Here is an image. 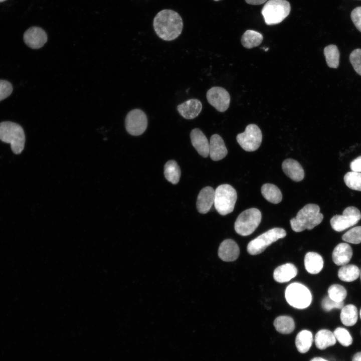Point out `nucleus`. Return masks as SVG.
Instances as JSON below:
<instances>
[{"label":"nucleus","mask_w":361,"mask_h":361,"mask_svg":"<svg viewBox=\"0 0 361 361\" xmlns=\"http://www.w3.org/2000/svg\"><path fill=\"white\" fill-rule=\"evenodd\" d=\"M153 26L155 33L160 39L170 41L180 35L183 22L177 12L171 10H163L154 17Z\"/></svg>","instance_id":"obj_1"},{"label":"nucleus","mask_w":361,"mask_h":361,"mask_svg":"<svg viewBox=\"0 0 361 361\" xmlns=\"http://www.w3.org/2000/svg\"><path fill=\"white\" fill-rule=\"evenodd\" d=\"M323 219L319 207L316 204H308L298 211L296 216L290 220V223L294 231L300 232L305 229H312L318 225Z\"/></svg>","instance_id":"obj_2"},{"label":"nucleus","mask_w":361,"mask_h":361,"mask_svg":"<svg viewBox=\"0 0 361 361\" xmlns=\"http://www.w3.org/2000/svg\"><path fill=\"white\" fill-rule=\"evenodd\" d=\"M0 140L11 144L12 151L20 154L25 146V135L23 128L19 124L10 121L0 123Z\"/></svg>","instance_id":"obj_3"},{"label":"nucleus","mask_w":361,"mask_h":361,"mask_svg":"<svg viewBox=\"0 0 361 361\" xmlns=\"http://www.w3.org/2000/svg\"><path fill=\"white\" fill-rule=\"evenodd\" d=\"M291 7L286 0H268L261 11L265 23L268 25L278 24L289 14Z\"/></svg>","instance_id":"obj_4"},{"label":"nucleus","mask_w":361,"mask_h":361,"mask_svg":"<svg viewBox=\"0 0 361 361\" xmlns=\"http://www.w3.org/2000/svg\"><path fill=\"white\" fill-rule=\"evenodd\" d=\"M237 199L236 191L231 185L223 184L215 190L214 206L221 215H226L234 210Z\"/></svg>","instance_id":"obj_5"},{"label":"nucleus","mask_w":361,"mask_h":361,"mask_svg":"<svg viewBox=\"0 0 361 361\" xmlns=\"http://www.w3.org/2000/svg\"><path fill=\"white\" fill-rule=\"evenodd\" d=\"M261 218V213L258 209L253 208L246 210L240 213L235 221V231L241 236H248L257 229Z\"/></svg>","instance_id":"obj_6"},{"label":"nucleus","mask_w":361,"mask_h":361,"mask_svg":"<svg viewBox=\"0 0 361 361\" xmlns=\"http://www.w3.org/2000/svg\"><path fill=\"white\" fill-rule=\"evenodd\" d=\"M285 296L287 302L292 307L303 309L309 306L312 295L309 290L303 284L294 282L286 288Z\"/></svg>","instance_id":"obj_7"},{"label":"nucleus","mask_w":361,"mask_h":361,"mask_svg":"<svg viewBox=\"0 0 361 361\" xmlns=\"http://www.w3.org/2000/svg\"><path fill=\"white\" fill-rule=\"evenodd\" d=\"M286 231L281 228H274L263 233L251 241L247 246L249 254L255 255L261 253L272 243L284 238Z\"/></svg>","instance_id":"obj_8"},{"label":"nucleus","mask_w":361,"mask_h":361,"mask_svg":"<svg viewBox=\"0 0 361 361\" xmlns=\"http://www.w3.org/2000/svg\"><path fill=\"white\" fill-rule=\"evenodd\" d=\"M236 139L244 150L247 151H254L260 146L262 134L257 125L251 124L247 126L244 132L237 135Z\"/></svg>","instance_id":"obj_9"},{"label":"nucleus","mask_w":361,"mask_h":361,"mask_svg":"<svg viewBox=\"0 0 361 361\" xmlns=\"http://www.w3.org/2000/svg\"><path fill=\"white\" fill-rule=\"evenodd\" d=\"M360 219L359 210L354 207H348L343 210L342 215L333 216L330 222L334 230L341 232L355 225Z\"/></svg>","instance_id":"obj_10"},{"label":"nucleus","mask_w":361,"mask_h":361,"mask_svg":"<svg viewBox=\"0 0 361 361\" xmlns=\"http://www.w3.org/2000/svg\"><path fill=\"white\" fill-rule=\"evenodd\" d=\"M147 124L148 120L146 114L139 109L131 110L127 113L125 118L126 130L129 134L133 136L142 134L145 131Z\"/></svg>","instance_id":"obj_11"},{"label":"nucleus","mask_w":361,"mask_h":361,"mask_svg":"<svg viewBox=\"0 0 361 361\" xmlns=\"http://www.w3.org/2000/svg\"><path fill=\"white\" fill-rule=\"evenodd\" d=\"M207 99L209 103L220 112L226 111L230 103V96L224 88L215 86L207 92Z\"/></svg>","instance_id":"obj_12"},{"label":"nucleus","mask_w":361,"mask_h":361,"mask_svg":"<svg viewBox=\"0 0 361 361\" xmlns=\"http://www.w3.org/2000/svg\"><path fill=\"white\" fill-rule=\"evenodd\" d=\"M47 40L48 37L45 31L38 27L30 28L24 34V40L26 44L34 49L42 47Z\"/></svg>","instance_id":"obj_13"},{"label":"nucleus","mask_w":361,"mask_h":361,"mask_svg":"<svg viewBox=\"0 0 361 361\" xmlns=\"http://www.w3.org/2000/svg\"><path fill=\"white\" fill-rule=\"evenodd\" d=\"M215 190L211 187H206L200 192L196 203L197 209L201 214H206L214 203Z\"/></svg>","instance_id":"obj_14"},{"label":"nucleus","mask_w":361,"mask_h":361,"mask_svg":"<svg viewBox=\"0 0 361 361\" xmlns=\"http://www.w3.org/2000/svg\"><path fill=\"white\" fill-rule=\"evenodd\" d=\"M240 249L237 244L232 239H226L220 244L218 256L223 261H233L239 257Z\"/></svg>","instance_id":"obj_15"},{"label":"nucleus","mask_w":361,"mask_h":361,"mask_svg":"<svg viewBox=\"0 0 361 361\" xmlns=\"http://www.w3.org/2000/svg\"><path fill=\"white\" fill-rule=\"evenodd\" d=\"M202 109V103L197 99L188 100L177 106L178 113L187 119L196 118L201 113Z\"/></svg>","instance_id":"obj_16"},{"label":"nucleus","mask_w":361,"mask_h":361,"mask_svg":"<svg viewBox=\"0 0 361 361\" xmlns=\"http://www.w3.org/2000/svg\"><path fill=\"white\" fill-rule=\"evenodd\" d=\"M190 138L193 146L202 156L207 157L209 155V142L203 132L199 128L191 131Z\"/></svg>","instance_id":"obj_17"},{"label":"nucleus","mask_w":361,"mask_h":361,"mask_svg":"<svg viewBox=\"0 0 361 361\" xmlns=\"http://www.w3.org/2000/svg\"><path fill=\"white\" fill-rule=\"evenodd\" d=\"M228 150L223 138L217 134H213L209 142V155L214 161L220 160L227 154Z\"/></svg>","instance_id":"obj_18"},{"label":"nucleus","mask_w":361,"mask_h":361,"mask_svg":"<svg viewBox=\"0 0 361 361\" xmlns=\"http://www.w3.org/2000/svg\"><path fill=\"white\" fill-rule=\"evenodd\" d=\"M282 168L285 174L295 182H300L304 177V171L300 164L296 160L288 158L283 161Z\"/></svg>","instance_id":"obj_19"},{"label":"nucleus","mask_w":361,"mask_h":361,"mask_svg":"<svg viewBox=\"0 0 361 361\" xmlns=\"http://www.w3.org/2000/svg\"><path fill=\"white\" fill-rule=\"evenodd\" d=\"M352 250L349 245L341 243L337 245L332 252V260L337 265H344L350 260Z\"/></svg>","instance_id":"obj_20"},{"label":"nucleus","mask_w":361,"mask_h":361,"mask_svg":"<svg viewBox=\"0 0 361 361\" xmlns=\"http://www.w3.org/2000/svg\"><path fill=\"white\" fill-rule=\"evenodd\" d=\"M297 274V269L291 263H286L277 267L274 271L273 278L279 283H284L290 281Z\"/></svg>","instance_id":"obj_21"},{"label":"nucleus","mask_w":361,"mask_h":361,"mask_svg":"<svg viewBox=\"0 0 361 361\" xmlns=\"http://www.w3.org/2000/svg\"><path fill=\"white\" fill-rule=\"evenodd\" d=\"M304 266L308 273L313 274H317L323 268V258L317 253L308 252L304 257Z\"/></svg>","instance_id":"obj_22"},{"label":"nucleus","mask_w":361,"mask_h":361,"mask_svg":"<svg viewBox=\"0 0 361 361\" xmlns=\"http://www.w3.org/2000/svg\"><path fill=\"white\" fill-rule=\"evenodd\" d=\"M315 345L319 349H324L334 345L336 340L333 332L328 329L319 330L315 334Z\"/></svg>","instance_id":"obj_23"},{"label":"nucleus","mask_w":361,"mask_h":361,"mask_svg":"<svg viewBox=\"0 0 361 361\" xmlns=\"http://www.w3.org/2000/svg\"><path fill=\"white\" fill-rule=\"evenodd\" d=\"M313 340L311 331L307 330L300 331L295 338V345L298 351L300 353L307 352L312 345Z\"/></svg>","instance_id":"obj_24"},{"label":"nucleus","mask_w":361,"mask_h":361,"mask_svg":"<svg viewBox=\"0 0 361 361\" xmlns=\"http://www.w3.org/2000/svg\"><path fill=\"white\" fill-rule=\"evenodd\" d=\"M263 197L268 202L276 204L279 203L282 199V195L279 189L274 185L264 184L261 189Z\"/></svg>","instance_id":"obj_25"},{"label":"nucleus","mask_w":361,"mask_h":361,"mask_svg":"<svg viewBox=\"0 0 361 361\" xmlns=\"http://www.w3.org/2000/svg\"><path fill=\"white\" fill-rule=\"evenodd\" d=\"M340 318L341 322L347 326L354 325L357 320L358 313L355 306L348 304L343 306L341 310Z\"/></svg>","instance_id":"obj_26"},{"label":"nucleus","mask_w":361,"mask_h":361,"mask_svg":"<svg viewBox=\"0 0 361 361\" xmlns=\"http://www.w3.org/2000/svg\"><path fill=\"white\" fill-rule=\"evenodd\" d=\"M276 330L282 334L291 333L295 328L294 321L289 316H279L275 318L273 322Z\"/></svg>","instance_id":"obj_27"},{"label":"nucleus","mask_w":361,"mask_h":361,"mask_svg":"<svg viewBox=\"0 0 361 361\" xmlns=\"http://www.w3.org/2000/svg\"><path fill=\"white\" fill-rule=\"evenodd\" d=\"M164 174L165 178L172 184H176L179 180L181 172L177 162L170 160L164 165Z\"/></svg>","instance_id":"obj_28"},{"label":"nucleus","mask_w":361,"mask_h":361,"mask_svg":"<svg viewBox=\"0 0 361 361\" xmlns=\"http://www.w3.org/2000/svg\"><path fill=\"white\" fill-rule=\"evenodd\" d=\"M263 39V36L260 33L249 30L243 34L241 41L244 47L251 49L259 46L262 43Z\"/></svg>","instance_id":"obj_29"},{"label":"nucleus","mask_w":361,"mask_h":361,"mask_svg":"<svg viewBox=\"0 0 361 361\" xmlns=\"http://www.w3.org/2000/svg\"><path fill=\"white\" fill-rule=\"evenodd\" d=\"M360 274L359 268L353 264L344 265L338 271V278L343 281L351 282L358 278Z\"/></svg>","instance_id":"obj_30"},{"label":"nucleus","mask_w":361,"mask_h":361,"mask_svg":"<svg viewBox=\"0 0 361 361\" xmlns=\"http://www.w3.org/2000/svg\"><path fill=\"white\" fill-rule=\"evenodd\" d=\"M324 55L328 66L331 68H337L339 66L340 54L335 45H330L324 49Z\"/></svg>","instance_id":"obj_31"},{"label":"nucleus","mask_w":361,"mask_h":361,"mask_svg":"<svg viewBox=\"0 0 361 361\" xmlns=\"http://www.w3.org/2000/svg\"><path fill=\"white\" fill-rule=\"evenodd\" d=\"M346 185L350 189L361 191V173L355 171L347 172L344 176Z\"/></svg>","instance_id":"obj_32"},{"label":"nucleus","mask_w":361,"mask_h":361,"mask_svg":"<svg viewBox=\"0 0 361 361\" xmlns=\"http://www.w3.org/2000/svg\"><path fill=\"white\" fill-rule=\"evenodd\" d=\"M328 295L332 300L339 302L343 301L345 299L347 292L342 285L333 284L328 289Z\"/></svg>","instance_id":"obj_33"},{"label":"nucleus","mask_w":361,"mask_h":361,"mask_svg":"<svg viewBox=\"0 0 361 361\" xmlns=\"http://www.w3.org/2000/svg\"><path fill=\"white\" fill-rule=\"evenodd\" d=\"M333 333L336 340L342 345L348 346L352 343V338L348 331L345 328L337 327Z\"/></svg>","instance_id":"obj_34"},{"label":"nucleus","mask_w":361,"mask_h":361,"mask_svg":"<svg viewBox=\"0 0 361 361\" xmlns=\"http://www.w3.org/2000/svg\"><path fill=\"white\" fill-rule=\"evenodd\" d=\"M342 239L355 244L361 243V226L355 227L347 231L342 235Z\"/></svg>","instance_id":"obj_35"},{"label":"nucleus","mask_w":361,"mask_h":361,"mask_svg":"<svg viewBox=\"0 0 361 361\" xmlns=\"http://www.w3.org/2000/svg\"><path fill=\"white\" fill-rule=\"evenodd\" d=\"M349 59L354 71L361 76V49L353 50L349 55Z\"/></svg>","instance_id":"obj_36"},{"label":"nucleus","mask_w":361,"mask_h":361,"mask_svg":"<svg viewBox=\"0 0 361 361\" xmlns=\"http://www.w3.org/2000/svg\"><path fill=\"white\" fill-rule=\"evenodd\" d=\"M343 301L336 302L329 298L328 296L324 297L321 301V306L326 311H329L333 308L342 309L343 307Z\"/></svg>","instance_id":"obj_37"},{"label":"nucleus","mask_w":361,"mask_h":361,"mask_svg":"<svg viewBox=\"0 0 361 361\" xmlns=\"http://www.w3.org/2000/svg\"><path fill=\"white\" fill-rule=\"evenodd\" d=\"M13 91V86L9 81L0 80V101L9 97Z\"/></svg>","instance_id":"obj_38"},{"label":"nucleus","mask_w":361,"mask_h":361,"mask_svg":"<svg viewBox=\"0 0 361 361\" xmlns=\"http://www.w3.org/2000/svg\"><path fill=\"white\" fill-rule=\"evenodd\" d=\"M350 17L356 29L361 32V6L357 7L352 11Z\"/></svg>","instance_id":"obj_39"},{"label":"nucleus","mask_w":361,"mask_h":361,"mask_svg":"<svg viewBox=\"0 0 361 361\" xmlns=\"http://www.w3.org/2000/svg\"><path fill=\"white\" fill-rule=\"evenodd\" d=\"M350 168L353 171L361 173V156L357 157L350 162Z\"/></svg>","instance_id":"obj_40"},{"label":"nucleus","mask_w":361,"mask_h":361,"mask_svg":"<svg viewBox=\"0 0 361 361\" xmlns=\"http://www.w3.org/2000/svg\"><path fill=\"white\" fill-rule=\"evenodd\" d=\"M267 0H245L248 4L259 5L265 3Z\"/></svg>","instance_id":"obj_41"},{"label":"nucleus","mask_w":361,"mask_h":361,"mask_svg":"<svg viewBox=\"0 0 361 361\" xmlns=\"http://www.w3.org/2000/svg\"><path fill=\"white\" fill-rule=\"evenodd\" d=\"M352 361H361V351L357 352L353 355Z\"/></svg>","instance_id":"obj_42"},{"label":"nucleus","mask_w":361,"mask_h":361,"mask_svg":"<svg viewBox=\"0 0 361 361\" xmlns=\"http://www.w3.org/2000/svg\"><path fill=\"white\" fill-rule=\"evenodd\" d=\"M310 361H328L327 360L320 357H315L312 358Z\"/></svg>","instance_id":"obj_43"},{"label":"nucleus","mask_w":361,"mask_h":361,"mask_svg":"<svg viewBox=\"0 0 361 361\" xmlns=\"http://www.w3.org/2000/svg\"><path fill=\"white\" fill-rule=\"evenodd\" d=\"M359 315H360V319H361V309H360V310Z\"/></svg>","instance_id":"obj_44"},{"label":"nucleus","mask_w":361,"mask_h":361,"mask_svg":"<svg viewBox=\"0 0 361 361\" xmlns=\"http://www.w3.org/2000/svg\"><path fill=\"white\" fill-rule=\"evenodd\" d=\"M5 1H6V0H0V3H1V2H3Z\"/></svg>","instance_id":"obj_45"},{"label":"nucleus","mask_w":361,"mask_h":361,"mask_svg":"<svg viewBox=\"0 0 361 361\" xmlns=\"http://www.w3.org/2000/svg\"><path fill=\"white\" fill-rule=\"evenodd\" d=\"M214 1H220V0H214Z\"/></svg>","instance_id":"obj_46"},{"label":"nucleus","mask_w":361,"mask_h":361,"mask_svg":"<svg viewBox=\"0 0 361 361\" xmlns=\"http://www.w3.org/2000/svg\"><path fill=\"white\" fill-rule=\"evenodd\" d=\"M360 278H361V272H360Z\"/></svg>","instance_id":"obj_47"}]
</instances>
